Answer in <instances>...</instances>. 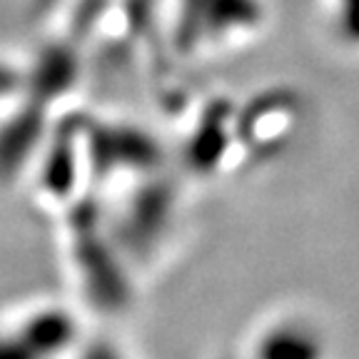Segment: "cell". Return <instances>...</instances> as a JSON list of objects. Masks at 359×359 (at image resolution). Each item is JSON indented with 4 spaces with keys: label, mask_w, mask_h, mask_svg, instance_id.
<instances>
[{
    "label": "cell",
    "mask_w": 359,
    "mask_h": 359,
    "mask_svg": "<svg viewBox=\"0 0 359 359\" xmlns=\"http://www.w3.org/2000/svg\"><path fill=\"white\" fill-rule=\"evenodd\" d=\"M255 359H325V342L307 322H282L262 334Z\"/></svg>",
    "instance_id": "6da1fadb"
}]
</instances>
